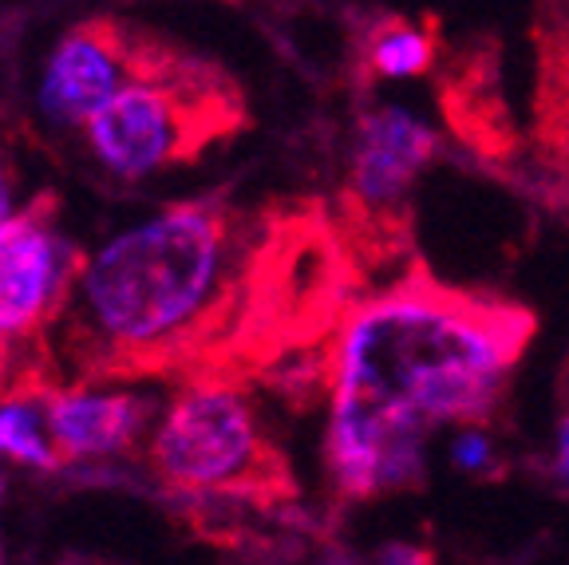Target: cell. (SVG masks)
Wrapping results in <instances>:
<instances>
[{
    "instance_id": "obj_1",
    "label": "cell",
    "mask_w": 569,
    "mask_h": 565,
    "mask_svg": "<svg viewBox=\"0 0 569 565\" xmlns=\"http://www.w3.org/2000/svg\"><path fill=\"white\" fill-rule=\"evenodd\" d=\"M352 249L309 198L202 195L88 257L44 348L63 391L162 380L312 396L352 309Z\"/></svg>"
},
{
    "instance_id": "obj_10",
    "label": "cell",
    "mask_w": 569,
    "mask_h": 565,
    "mask_svg": "<svg viewBox=\"0 0 569 565\" xmlns=\"http://www.w3.org/2000/svg\"><path fill=\"white\" fill-rule=\"evenodd\" d=\"M0 450L17 463H32V467H60L56 450L40 435V416H36L32 399H9V404L0 407Z\"/></svg>"
},
{
    "instance_id": "obj_12",
    "label": "cell",
    "mask_w": 569,
    "mask_h": 565,
    "mask_svg": "<svg viewBox=\"0 0 569 565\" xmlns=\"http://www.w3.org/2000/svg\"><path fill=\"white\" fill-rule=\"evenodd\" d=\"M12 206H17V167H12L9 147L0 142V230L17 218V210H12Z\"/></svg>"
},
{
    "instance_id": "obj_15",
    "label": "cell",
    "mask_w": 569,
    "mask_h": 565,
    "mask_svg": "<svg viewBox=\"0 0 569 565\" xmlns=\"http://www.w3.org/2000/svg\"><path fill=\"white\" fill-rule=\"evenodd\" d=\"M380 565H431V562H427V554H419L411 546H388L380 549Z\"/></svg>"
},
{
    "instance_id": "obj_11",
    "label": "cell",
    "mask_w": 569,
    "mask_h": 565,
    "mask_svg": "<svg viewBox=\"0 0 569 565\" xmlns=\"http://www.w3.org/2000/svg\"><path fill=\"white\" fill-rule=\"evenodd\" d=\"M451 463L459 470H487L495 463V447H490L482 427H459L451 439Z\"/></svg>"
},
{
    "instance_id": "obj_14",
    "label": "cell",
    "mask_w": 569,
    "mask_h": 565,
    "mask_svg": "<svg viewBox=\"0 0 569 565\" xmlns=\"http://www.w3.org/2000/svg\"><path fill=\"white\" fill-rule=\"evenodd\" d=\"M553 470L561 475V483L569 486V407L558 419V439H553Z\"/></svg>"
},
{
    "instance_id": "obj_3",
    "label": "cell",
    "mask_w": 569,
    "mask_h": 565,
    "mask_svg": "<svg viewBox=\"0 0 569 565\" xmlns=\"http://www.w3.org/2000/svg\"><path fill=\"white\" fill-rule=\"evenodd\" d=\"M249 123L238 80L218 60L187 52L154 80L131 83L88 123L103 167L123 178L182 167Z\"/></svg>"
},
{
    "instance_id": "obj_4",
    "label": "cell",
    "mask_w": 569,
    "mask_h": 565,
    "mask_svg": "<svg viewBox=\"0 0 569 565\" xmlns=\"http://www.w3.org/2000/svg\"><path fill=\"white\" fill-rule=\"evenodd\" d=\"M154 478L170 495L277 506L297 498L293 470L238 388H182L151 439Z\"/></svg>"
},
{
    "instance_id": "obj_7",
    "label": "cell",
    "mask_w": 569,
    "mask_h": 565,
    "mask_svg": "<svg viewBox=\"0 0 569 565\" xmlns=\"http://www.w3.org/2000/svg\"><path fill=\"white\" fill-rule=\"evenodd\" d=\"M439 159V135L396 103L368 111L356 127L352 162H348V221H337L348 249L380 234L388 218H400L411 186Z\"/></svg>"
},
{
    "instance_id": "obj_5",
    "label": "cell",
    "mask_w": 569,
    "mask_h": 565,
    "mask_svg": "<svg viewBox=\"0 0 569 565\" xmlns=\"http://www.w3.org/2000/svg\"><path fill=\"white\" fill-rule=\"evenodd\" d=\"M190 48L131 20L91 17L71 24L48 56L40 103L60 123H91L131 83L154 80Z\"/></svg>"
},
{
    "instance_id": "obj_2",
    "label": "cell",
    "mask_w": 569,
    "mask_h": 565,
    "mask_svg": "<svg viewBox=\"0 0 569 565\" xmlns=\"http://www.w3.org/2000/svg\"><path fill=\"white\" fill-rule=\"evenodd\" d=\"M533 336L522 305L427 274L356 300L332 340L329 475L348 503L423 483L427 439L482 427Z\"/></svg>"
},
{
    "instance_id": "obj_13",
    "label": "cell",
    "mask_w": 569,
    "mask_h": 565,
    "mask_svg": "<svg viewBox=\"0 0 569 565\" xmlns=\"http://www.w3.org/2000/svg\"><path fill=\"white\" fill-rule=\"evenodd\" d=\"M12 376H17V345H12L9 336L0 333V404H9Z\"/></svg>"
},
{
    "instance_id": "obj_9",
    "label": "cell",
    "mask_w": 569,
    "mask_h": 565,
    "mask_svg": "<svg viewBox=\"0 0 569 565\" xmlns=\"http://www.w3.org/2000/svg\"><path fill=\"white\" fill-rule=\"evenodd\" d=\"M365 63L383 80H408L423 76L436 63V32L411 20H380L368 32Z\"/></svg>"
},
{
    "instance_id": "obj_6",
    "label": "cell",
    "mask_w": 569,
    "mask_h": 565,
    "mask_svg": "<svg viewBox=\"0 0 569 565\" xmlns=\"http://www.w3.org/2000/svg\"><path fill=\"white\" fill-rule=\"evenodd\" d=\"M56 206L44 190L0 230V333L17 348L44 345L88 266V254L56 230Z\"/></svg>"
},
{
    "instance_id": "obj_8",
    "label": "cell",
    "mask_w": 569,
    "mask_h": 565,
    "mask_svg": "<svg viewBox=\"0 0 569 565\" xmlns=\"http://www.w3.org/2000/svg\"><path fill=\"white\" fill-rule=\"evenodd\" d=\"M48 412V432H52V450L60 467H71L76 459H91V455H116V450L134 447L142 435L147 419H151V404L142 396H127V391H56L44 399Z\"/></svg>"
}]
</instances>
